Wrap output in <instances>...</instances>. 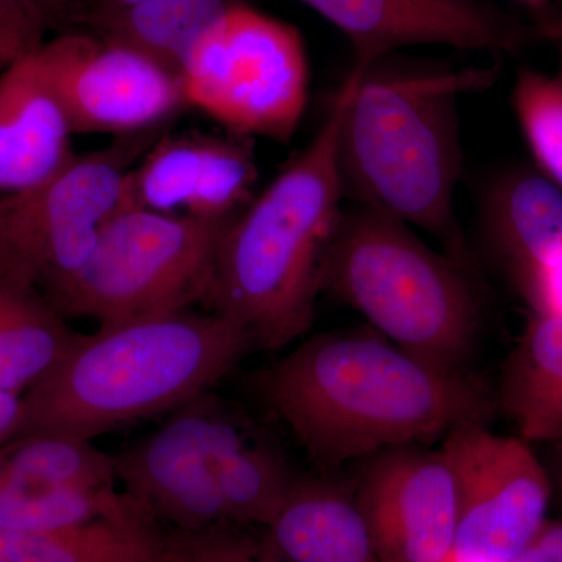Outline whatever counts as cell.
<instances>
[{
    "mask_svg": "<svg viewBox=\"0 0 562 562\" xmlns=\"http://www.w3.org/2000/svg\"><path fill=\"white\" fill-rule=\"evenodd\" d=\"M140 516L154 517L127 491L116 487L87 490L0 483V530H57Z\"/></svg>",
    "mask_w": 562,
    "mask_h": 562,
    "instance_id": "24",
    "label": "cell"
},
{
    "mask_svg": "<svg viewBox=\"0 0 562 562\" xmlns=\"http://www.w3.org/2000/svg\"><path fill=\"white\" fill-rule=\"evenodd\" d=\"M169 530L150 516L57 530H0V562H173Z\"/></svg>",
    "mask_w": 562,
    "mask_h": 562,
    "instance_id": "21",
    "label": "cell"
},
{
    "mask_svg": "<svg viewBox=\"0 0 562 562\" xmlns=\"http://www.w3.org/2000/svg\"><path fill=\"white\" fill-rule=\"evenodd\" d=\"M231 0H143L113 9H91L88 24L101 38L146 55L179 74L203 33Z\"/></svg>",
    "mask_w": 562,
    "mask_h": 562,
    "instance_id": "22",
    "label": "cell"
},
{
    "mask_svg": "<svg viewBox=\"0 0 562 562\" xmlns=\"http://www.w3.org/2000/svg\"><path fill=\"white\" fill-rule=\"evenodd\" d=\"M211 465L228 519L246 528L268 527L301 476L279 447L227 403L214 432Z\"/></svg>",
    "mask_w": 562,
    "mask_h": 562,
    "instance_id": "19",
    "label": "cell"
},
{
    "mask_svg": "<svg viewBox=\"0 0 562 562\" xmlns=\"http://www.w3.org/2000/svg\"><path fill=\"white\" fill-rule=\"evenodd\" d=\"M257 181L251 139L232 133H169L158 136L128 172L121 209L232 221L254 199Z\"/></svg>",
    "mask_w": 562,
    "mask_h": 562,
    "instance_id": "14",
    "label": "cell"
},
{
    "mask_svg": "<svg viewBox=\"0 0 562 562\" xmlns=\"http://www.w3.org/2000/svg\"><path fill=\"white\" fill-rule=\"evenodd\" d=\"M321 288L417 360L468 373L483 330L473 268L432 250L405 222L368 206L342 210Z\"/></svg>",
    "mask_w": 562,
    "mask_h": 562,
    "instance_id": "5",
    "label": "cell"
},
{
    "mask_svg": "<svg viewBox=\"0 0 562 562\" xmlns=\"http://www.w3.org/2000/svg\"><path fill=\"white\" fill-rule=\"evenodd\" d=\"M514 113L542 173L562 190V83L524 69L513 91Z\"/></svg>",
    "mask_w": 562,
    "mask_h": 562,
    "instance_id": "25",
    "label": "cell"
},
{
    "mask_svg": "<svg viewBox=\"0 0 562 562\" xmlns=\"http://www.w3.org/2000/svg\"><path fill=\"white\" fill-rule=\"evenodd\" d=\"M458 513L447 562H512L547 522L553 487L546 464L519 436L465 424L443 436Z\"/></svg>",
    "mask_w": 562,
    "mask_h": 562,
    "instance_id": "9",
    "label": "cell"
},
{
    "mask_svg": "<svg viewBox=\"0 0 562 562\" xmlns=\"http://www.w3.org/2000/svg\"><path fill=\"white\" fill-rule=\"evenodd\" d=\"M265 538L288 562H384L351 492L330 480L299 476Z\"/></svg>",
    "mask_w": 562,
    "mask_h": 562,
    "instance_id": "17",
    "label": "cell"
},
{
    "mask_svg": "<svg viewBox=\"0 0 562 562\" xmlns=\"http://www.w3.org/2000/svg\"><path fill=\"white\" fill-rule=\"evenodd\" d=\"M512 562H562V522L547 520L542 530Z\"/></svg>",
    "mask_w": 562,
    "mask_h": 562,
    "instance_id": "28",
    "label": "cell"
},
{
    "mask_svg": "<svg viewBox=\"0 0 562 562\" xmlns=\"http://www.w3.org/2000/svg\"><path fill=\"white\" fill-rule=\"evenodd\" d=\"M74 132L36 50L0 74V195L50 179L74 157Z\"/></svg>",
    "mask_w": 562,
    "mask_h": 562,
    "instance_id": "16",
    "label": "cell"
},
{
    "mask_svg": "<svg viewBox=\"0 0 562 562\" xmlns=\"http://www.w3.org/2000/svg\"><path fill=\"white\" fill-rule=\"evenodd\" d=\"M158 135L120 136L105 149L74 155L38 187L0 198V258L27 269L46 294L76 276Z\"/></svg>",
    "mask_w": 562,
    "mask_h": 562,
    "instance_id": "8",
    "label": "cell"
},
{
    "mask_svg": "<svg viewBox=\"0 0 562 562\" xmlns=\"http://www.w3.org/2000/svg\"><path fill=\"white\" fill-rule=\"evenodd\" d=\"M47 29L27 0H0V74L38 50Z\"/></svg>",
    "mask_w": 562,
    "mask_h": 562,
    "instance_id": "27",
    "label": "cell"
},
{
    "mask_svg": "<svg viewBox=\"0 0 562 562\" xmlns=\"http://www.w3.org/2000/svg\"><path fill=\"white\" fill-rule=\"evenodd\" d=\"M549 446H552V454H550L549 464H546V468L547 472H549L553 491H557L562 498V438L549 443Z\"/></svg>",
    "mask_w": 562,
    "mask_h": 562,
    "instance_id": "33",
    "label": "cell"
},
{
    "mask_svg": "<svg viewBox=\"0 0 562 562\" xmlns=\"http://www.w3.org/2000/svg\"><path fill=\"white\" fill-rule=\"evenodd\" d=\"M251 350L249 333L216 313L187 310L101 325L22 395L18 436L92 441L168 416L213 391Z\"/></svg>",
    "mask_w": 562,
    "mask_h": 562,
    "instance_id": "3",
    "label": "cell"
},
{
    "mask_svg": "<svg viewBox=\"0 0 562 562\" xmlns=\"http://www.w3.org/2000/svg\"><path fill=\"white\" fill-rule=\"evenodd\" d=\"M484 249L520 299L531 305L542 281L562 265V190L543 173L516 169L483 192Z\"/></svg>",
    "mask_w": 562,
    "mask_h": 562,
    "instance_id": "15",
    "label": "cell"
},
{
    "mask_svg": "<svg viewBox=\"0 0 562 562\" xmlns=\"http://www.w3.org/2000/svg\"><path fill=\"white\" fill-rule=\"evenodd\" d=\"M536 31L539 38L549 41L552 44L558 57V80L562 83V13L553 9L536 16Z\"/></svg>",
    "mask_w": 562,
    "mask_h": 562,
    "instance_id": "31",
    "label": "cell"
},
{
    "mask_svg": "<svg viewBox=\"0 0 562 562\" xmlns=\"http://www.w3.org/2000/svg\"><path fill=\"white\" fill-rule=\"evenodd\" d=\"M532 314L562 316V265L546 277L530 305Z\"/></svg>",
    "mask_w": 562,
    "mask_h": 562,
    "instance_id": "29",
    "label": "cell"
},
{
    "mask_svg": "<svg viewBox=\"0 0 562 562\" xmlns=\"http://www.w3.org/2000/svg\"><path fill=\"white\" fill-rule=\"evenodd\" d=\"M224 405L220 395L205 392L114 457L117 482L166 530L195 532L232 524L211 465Z\"/></svg>",
    "mask_w": 562,
    "mask_h": 562,
    "instance_id": "11",
    "label": "cell"
},
{
    "mask_svg": "<svg viewBox=\"0 0 562 562\" xmlns=\"http://www.w3.org/2000/svg\"><path fill=\"white\" fill-rule=\"evenodd\" d=\"M495 402L524 441L562 438V316L532 314L505 362Z\"/></svg>",
    "mask_w": 562,
    "mask_h": 562,
    "instance_id": "20",
    "label": "cell"
},
{
    "mask_svg": "<svg viewBox=\"0 0 562 562\" xmlns=\"http://www.w3.org/2000/svg\"><path fill=\"white\" fill-rule=\"evenodd\" d=\"M81 338L27 269L0 258V390L24 395Z\"/></svg>",
    "mask_w": 562,
    "mask_h": 562,
    "instance_id": "18",
    "label": "cell"
},
{
    "mask_svg": "<svg viewBox=\"0 0 562 562\" xmlns=\"http://www.w3.org/2000/svg\"><path fill=\"white\" fill-rule=\"evenodd\" d=\"M173 562H288L266 541L247 532L246 527L222 524L209 530H169Z\"/></svg>",
    "mask_w": 562,
    "mask_h": 562,
    "instance_id": "26",
    "label": "cell"
},
{
    "mask_svg": "<svg viewBox=\"0 0 562 562\" xmlns=\"http://www.w3.org/2000/svg\"><path fill=\"white\" fill-rule=\"evenodd\" d=\"M85 2L90 3L91 9H113V7L132 5L143 0H85Z\"/></svg>",
    "mask_w": 562,
    "mask_h": 562,
    "instance_id": "34",
    "label": "cell"
},
{
    "mask_svg": "<svg viewBox=\"0 0 562 562\" xmlns=\"http://www.w3.org/2000/svg\"><path fill=\"white\" fill-rule=\"evenodd\" d=\"M29 3L43 14L44 20L49 22L60 21L70 10L76 7L79 0H27Z\"/></svg>",
    "mask_w": 562,
    "mask_h": 562,
    "instance_id": "32",
    "label": "cell"
},
{
    "mask_svg": "<svg viewBox=\"0 0 562 562\" xmlns=\"http://www.w3.org/2000/svg\"><path fill=\"white\" fill-rule=\"evenodd\" d=\"M351 497L384 562H447L457 484L442 449L392 447L364 458Z\"/></svg>",
    "mask_w": 562,
    "mask_h": 562,
    "instance_id": "12",
    "label": "cell"
},
{
    "mask_svg": "<svg viewBox=\"0 0 562 562\" xmlns=\"http://www.w3.org/2000/svg\"><path fill=\"white\" fill-rule=\"evenodd\" d=\"M0 483L105 490L116 487L117 475L113 454L92 441L29 432L0 447Z\"/></svg>",
    "mask_w": 562,
    "mask_h": 562,
    "instance_id": "23",
    "label": "cell"
},
{
    "mask_svg": "<svg viewBox=\"0 0 562 562\" xmlns=\"http://www.w3.org/2000/svg\"><path fill=\"white\" fill-rule=\"evenodd\" d=\"M346 85L312 143L231 222L203 306L276 351L312 328L325 255L341 220L338 132Z\"/></svg>",
    "mask_w": 562,
    "mask_h": 562,
    "instance_id": "4",
    "label": "cell"
},
{
    "mask_svg": "<svg viewBox=\"0 0 562 562\" xmlns=\"http://www.w3.org/2000/svg\"><path fill=\"white\" fill-rule=\"evenodd\" d=\"M339 29L353 47L351 68L366 70L395 50L443 46L505 55L539 38L490 0H299Z\"/></svg>",
    "mask_w": 562,
    "mask_h": 562,
    "instance_id": "13",
    "label": "cell"
},
{
    "mask_svg": "<svg viewBox=\"0 0 562 562\" xmlns=\"http://www.w3.org/2000/svg\"><path fill=\"white\" fill-rule=\"evenodd\" d=\"M36 58L74 135L161 131L187 106L179 74L98 35L57 36Z\"/></svg>",
    "mask_w": 562,
    "mask_h": 562,
    "instance_id": "10",
    "label": "cell"
},
{
    "mask_svg": "<svg viewBox=\"0 0 562 562\" xmlns=\"http://www.w3.org/2000/svg\"><path fill=\"white\" fill-rule=\"evenodd\" d=\"M22 422V395L0 390V447L16 438Z\"/></svg>",
    "mask_w": 562,
    "mask_h": 562,
    "instance_id": "30",
    "label": "cell"
},
{
    "mask_svg": "<svg viewBox=\"0 0 562 562\" xmlns=\"http://www.w3.org/2000/svg\"><path fill=\"white\" fill-rule=\"evenodd\" d=\"M497 66L387 63L346 77L338 132L344 199L436 236L473 268L457 217L462 173L460 99L486 90Z\"/></svg>",
    "mask_w": 562,
    "mask_h": 562,
    "instance_id": "2",
    "label": "cell"
},
{
    "mask_svg": "<svg viewBox=\"0 0 562 562\" xmlns=\"http://www.w3.org/2000/svg\"><path fill=\"white\" fill-rule=\"evenodd\" d=\"M232 221L120 209L103 225L80 271L47 297L66 319L101 325L203 305L217 247Z\"/></svg>",
    "mask_w": 562,
    "mask_h": 562,
    "instance_id": "6",
    "label": "cell"
},
{
    "mask_svg": "<svg viewBox=\"0 0 562 562\" xmlns=\"http://www.w3.org/2000/svg\"><path fill=\"white\" fill-rule=\"evenodd\" d=\"M187 106L232 135L288 143L308 102L310 68L297 29L231 3L180 70Z\"/></svg>",
    "mask_w": 562,
    "mask_h": 562,
    "instance_id": "7",
    "label": "cell"
},
{
    "mask_svg": "<svg viewBox=\"0 0 562 562\" xmlns=\"http://www.w3.org/2000/svg\"><path fill=\"white\" fill-rule=\"evenodd\" d=\"M517 2L524 3L528 9L535 11L536 16H541L552 10L553 0H517Z\"/></svg>",
    "mask_w": 562,
    "mask_h": 562,
    "instance_id": "35",
    "label": "cell"
},
{
    "mask_svg": "<svg viewBox=\"0 0 562 562\" xmlns=\"http://www.w3.org/2000/svg\"><path fill=\"white\" fill-rule=\"evenodd\" d=\"M254 390L322 471L487 424L495 406L475 376L425 364L375 331L313 336L255 373Z\"/></svg>",
    "mask_w": 562,
    "mask_h": 562,
    "instance_id": "1",
    "label": "cell"
}]
</instances>
